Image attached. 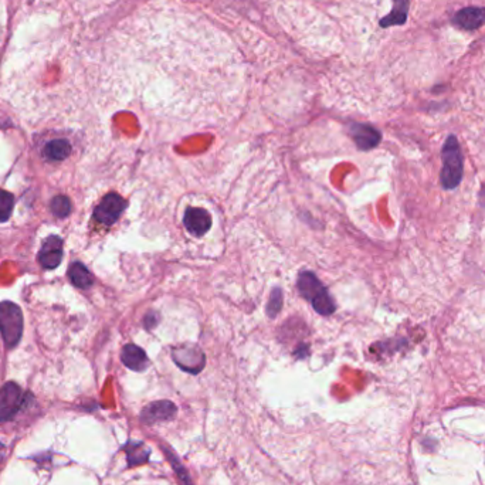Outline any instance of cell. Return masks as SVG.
<instances>
[{"mask_svg": "<svg viewBox=\"0 0 485 485\" xmlns=\"http://www.w3.org/2000/svg\"><path fill=\"white\" fill-rule=\"evenodd\" d=\"M409 15V0H393L392 12L381 20L382 28L402 26L406 23Z\"/></svg>", "mask_w": 485, "mask_h": 485, "instance_id": "5bb4252c", "label": "cell"}, {"mask_svg": "<svg viewBox=\"0 0 485 485\" xmlns=\"http://www.w3.org/2000/svg\"><path fill=\"white\" fill-rule=\"evenodd\" d=\"M184 224L191 234L200 237L209 232L212 226V219H210V215L205 209L189 208L185 212Z\"/></svg>", "mask_w": 485, "mask_h": 485, "instance_id": "30bf717a", "label": "cell"}, {"mask_svg": "<svg viewBox=\"0 0 485 485\" xmlns=\"http://www.w3.org/2000/svg\"><path fill=\"white\" fill-rule=\"evenodd\" d=\"M282 306V294H281V289L280 288H275L271 294V298H270V302L267 305V312L270 316H275L280 309Z\"/></svg>", "mask_w": 485, "mask_h": 485, "instance_id": "d6986e66", "label": "cell"}, {"mask_svg": "<svg viewBox=\"0 0 485 485\" xmlns=\"http://www.w3.org/2000/svg\"><path fill=\"white\" fill-rule=\"evenodd\" d=\"M15 206V198L11 192L0 191V223L9 220Z\"/></svg>", "mask_w": 485, "mask_h": 485, "instance_id": "e0dca14e", "label": "cell"}, {"mask_svg": "<svg viewBox=\"0 0 485 485\" xmlns=\"http://www.w3.org/2000/svg\"><path fill=\"white\" fill-rule=\"evenodd\" d=\"M121 359L122 364L129 368L131 371H136L140 372L148 366V357L145 354V351L133 344L125 345L121 354Z\"/></svg>", "mask_w": 485, "mask_h": 485, "instance_id": "7c38bea8", "label": "cell"}, {"mask_svg": "<svg viewBox=\"0 0 485 485\" xmlns=\"http://www.w3.org/2000/svg\"><path fill=\"white\" fill-rule=\"evenodd\" d=\"M39 260L47 270L57 268L63 260V240L59 236L47 237L39 253Z\"/></svg>", "mask_w": 485, "mask_h": 485, "instance_id": "ba28073f", "label": "cell"}, {"mask_svg": "<svg viewBox=\"0 0 485 485\" xmlns=\"http://www.w3.org/2000/svg\"><path fill=\"white\" fill-rule=\"evenodd\" d=\"M25 395L19 385L8 382L0 389V423L12 420L23 407Z\"/></svg>", "mask_w": 485, "mask_h": 485, "instance_id": "277c9868", "label": "cell"}, {"mask_svg": "<svg viewBox=\"0 0 485 485\" xmlns=\"http://www.w3.org/2000/svg\"><path fill=\"white\" fill-rule=\"evenodd\" d=\"M50 208H52V212H53V215H54L56 217L64 219V217H67V216L70 215V212H71V202H70V199H68L67 196L60 195V196H56V198L52 200Z\"/></svg>", "mask_w": 485, "mask_h": 485, "instance_id": "ac0fdd59", "label": "cell"}, {"mask_svg": "<svg viewBox=\"0 0 485 485\" xmlns=\"http://www.w3.org/2000/svg\"><path fill=\"white\" fill-rule=\"evenodd\" d=\"M5 458H6V447L2 441H0V462H2Z\"/></svg>", "mask_w": 485, "mask_h": 485, "instance_id": "44dd1931", "label": "cell"}, {"mask_svg": "<svg viewBox=\"0 0 485 485\" xmlns=\"http://www.w3.org/2000/svg\"><path fill=\"white\" fill-rule=\"evenodd\" d=\"M129 467H136L149 460V448L142 441H129L124 447Z\"/></svg>", "mask_w": 485, "mask_h": 485, "instance_id": "9a60e30c", "label": "cell"}, {"mask_svg": "<svg viewBox=\"0 0 485 485\" xmlns=\"http://www.w3.org/2000/svg\"><path fill=\"white\" fill-rule=\"evenodd\" d=\"M0 334L8 348H15L23 334V313L20 308L11 302H0Z\"/></svg>", "mask_w": 485, "mask_h": 485, "instance_id": "3957f363", "label": "cell"}, {"mask_svg": "<svg viewBox=\"0 0 485 485\" xmlns=\"http://www.w3.org/2000/svg\"><path fill=\"white\" fill-rule=\"evenodd\" d=\"M351 135H352L355 143L358 145V148L364 149V150L375 148L382 139L381 132L376 128L366 125V124L351 125Z\"/></svg>", "mask_w": 485, "mask_h": 485, "instance_id": "8fae6325", "label": "cell"}, {"mask_svg": "<svg viewBox=\"0 0 485 485\" xmlns=\"http://www.w3.org/2000/svg\"><path fill=\"white\" fill-rule=\"evenodd\" d=\"M168 454V458H169V461L172 462V467L178 471V474H179V477L184 479V482L185 484H188V485H192V482H191V479H189V475H188V471L181 465V462L178 461V458H176V455H174L171 451H168L167 453Z\"/></svg>", "mask_w": 485, "mask_h": 485, "instance_id": "ffe728a7", "label": "cell"}, {"mask_svg": "<svg viewBox=\"0 0 485 485\" xmlns=\"http://www.w3.org/2000/svg\"><path fill=\"white\" fill-rule=\"evenodd\" d=\"M68 277H70V281L78 287V288H90L94 282V278H92V274L87 270V267L81 263H73L68 268Z\"/></svg>", "mask_w": 485, "mask_h": 485, "instance_id": "2e32d148", "label": "cell"}, {"mask_svg": "<svg viewBox=\"0 0 485 485\" xmlns=\"http://www.w3.org/2000/svg\"><path fill=\"white\" fill-rule=\"evenodd\" d=\"M298 291L299 294L312 302L313 309L321 315H331L335 311V302L330 292L325 289L315 274L309 271H304L299 274L298 281Z\"/></svg>", "mask_w": 485, "mask_h": 485, "instance_id": "6da1fadb", "label": "cell"}, {"mask_svg": "<svg viewBox=\"0 0 485 485\" xmlns=\"http://www.w3.org/2000/svg\"><path fill=\"white\" fill-rule=\"evenodd\" d=\"M453 25L461 30L472 32L485 25V8H464L453 18Z\"/></svg>", "mask_w": 485, "mask_h": 485, "instance_id": "9c48e42d", "label": "cell"}, {"mask_svg": "<svg viewBox=\"0 0 485 485\" xmlns=\"http://www.w3.org/2000/svg\"><path fill=\"white\" fill-rule=\"evenodd\" d=\"M126 208V202L116 193H108L101 203L94 210V217L97 222L105 226L114 224Z\"/></svg>", "mask_w": 485, "mask_h": 485, "instance_id": "5b68a950", "label": "cell"}, {"mask_svg": "<svg viewBox=\"0 0 485 485\" xmlns=\"http://www.w3.org/2000/svg\"><path fill=\"white\" fill-rule=\"evenodd\" d=\"M178 407L169 400H157L149 403L140 412V421L145 424H155L160 421L172 420L176 416Z\"/></svg>", "mask_w": 485, "mask_h": 485, "instance_id": "52a82bcc", "label": "cell"}, {"mask_svg": "<svg viewBox=\"0 0 485 485\" xmlns=\"http://www.w3.org/2000/svg\"><path fill=\"white\" fill-rule=\"evenodd\" d=\"M443 169L440 174V181L444 189H454L460 185L462 179V155L458 140L454 135H450L444 142L443 152Z\"/></svg>", "mask_w": 485, "mask_h": 485, "instance_id": "7a4b0ae2", "label": "cell"}, {"mask_svg": "<svg viewBox=\"0 0 485 485\" xmlns=\"http://www.w3.org/2000/svg\"><path fill=\"white\" fill-rule=\"evenodd\" d=\"M172 355H174L175 364L181 369H184L189 373H199L203 369L205 362H206L203 352L196 347H188L186 345V347L176 348V349H174Z\"/></svg>", "mask_w": 485, "mask_h": 485, "instance_id": "8992f818", "label": "cell"}, {"mask_svg": "<svg viewBox=\"0 0 485 485\" xmlns=\"http://www.w3.org/2000/svg\"><path fill=\"white\" fill-rule=\"evenodd\" d=\"M71 152V145L67 139H53L43 148V156L50 162H61Z\"/></svg>", "mask_w": 485, "mask_h": 485, "instance_id": "4fadbf2b", "label": "cell"}]
</instances>
